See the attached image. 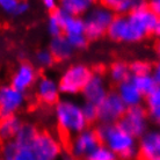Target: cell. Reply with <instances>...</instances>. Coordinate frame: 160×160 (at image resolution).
<instances>
[{
	"label": "cell",
	"mask_w": 160,
	"mask_h": 160,
	"mask_svg": "<svg viewBox=\"0 0 160 160\" xmlns=\"http://www.w3.org/2000/svg\"><path fill=\"white\" fill-rule=\"evenodd\" d=\"M37 132H38V130L32 124H29V123L22 124V127L20 128L18 135H16L15 138L13 140L19 146H28V148H32V142H34V138L36 137Z\"/></svg>",
	"instance_id": "obj_24"
},
{
	"label": "cell",
	"mask_w": 160,
	"mask_h": 160,
	"mask_svg": "<svg viewBox=\"0 0 160 160\" xmlns=\"http://www.w3.org/2000/svg\"><path fill=\"white\" fill-rule=\"evenodd\" d=\"M22 124L23 123L16 115L0 118V140L4 143L13 140L18 135Z\"/></svg>",
	"instance_id": "obj_19"
},
{
	"label": "cell",
	"mask_w": 160,
	"mask_h": 160,
	"mask_svg": "<svg viewBox=\"0 0 160 160\" xmlns=\"http://www.w3.org/2000/svg\"><path fill=\"white\" fill-rule=\"evenodd\" d=\"M0 160H2V159H0Z\"/></svg>",
	"instance_id": "obj_40"
},
{
	"label": "cell",
	"mask_w": 160,
	"mask_h": 160,
	"mask_svg": "<svg viewBox=\"0 0 160 160\" xmlns=\"http://www.w3.org/2000/svg\"><path fill=\"white\" fill-rule=\"evenodd\" d=\"M55 117L57 127L64 137H74L88 128V122L84 117L81 104L71 99H60L55 104Z\"/></svg>",
	"instance_id": "obj_3"
},
{
	"label": "cell",
	"mask_w": 160,
	"mask_h": 160,
	"mask_svg": "<svg viewBox=\"0 0 160 160\" xmlns=\"http://www.w3.org/2000/svg\"><path fill=\"white\" fill-rule=\"evenodd\" d=\"M26 102L24 93L12 87L11 85H4L0 87V118L14 116L23 107Z\"/></svg>",
	"instance_id": "obj_9"
},
{
	"label": "cell",
	"mask_w": 160,
	"mask_h": 160,
	"mask_svg": "<svg viewBox=\"0 0 160 160\" xmlns=\"http://www.w3.org/2000/svg\"><path fill=\"white\" fill-rule=\"evenodd\" d=\"M30 9V4L28 1H19V5H18V8H16L15 16H21L24 15L26 13L29 12Z\"/></svg>",
	"instance_id": "obj_33"
},
{
	"label": "cell",
	"mask_w": 160,
	"mask_h": 160,
	"mask_svg": "<svg viewBox=\"0 0 160 160\" xmlns=\"http://www.w3.org/2000/svg\"><path fill=\"white\" fill-rule=\"evenodd\" d=\"M148 6L156 15L160 16V0H152L148 2Z\"/></svg>",
	"instance_id": "obj_36"
},
{
	"label": "cell",
	"mask_w": 160,
	"mask_h": 160,
	"mask_svg": "<svg viewBox=\"0 0 160 160\" xmlns=\"http://www.w3.org/2000/svg\"><path fill=\"white\" fill-rule=\"evenodd\" d=\"M66 37V36H65ZM68 41V43L71 44V47L76 50H82L88 45V38L86 35H74V36H68L66 37Z\"/></svg>",
	"instance_id": "obj_31"
},
{
	"label": "cell",
	"mask_w": 160,
	"mask_h": 160,
	"mask_svg": "<svg viewBox=\"0 0 160 160\" xmlns=\"http://www.w3.org/2000/svg\"><path fill=\"white\" fill-rule=\"evenodd\" d=\"M138 157L140 160L160 159V131H148L138 142Z\"/></svg>",
	"instance_id": "obj_14"
},
{
	"label": "cell",
	"mask_w": 160,
	"mask_h": 160,
	"mask_svg": "<svg viewBox=\"0 0 160 160\" xmlns=\"http://www.w3.org/2000/svg\"><path fill=\"white\" fill-rule=\"evenodd\" d=\"M35 62L41 68H49L55 64L56 60L51 55V52L49 51V49H41L35 53Z\"/></svg>",
	"instance_id": "obj_28"
},
{
	"label": "cell",
	"mask_w": 160,
	"mask_h": 160,
	"mask_svg": "<svg viewBox=\"0 0 160 160\" xmlns=\"http://www.w3.org/2000/svg\"><path fill=\"white\" fill-rule=\"evenodd\" d=\"M109 78L112 82L115 84H121L125 80H129L131 78L130 70H129V64H127L123 60H117L114 62L108 70Z\"/></svg>",
	"instance_id": "obj_23"
},
{
	"label": "cell",
	"mask_w": 160,
	"mask_h": 160,
	"mask_svg": "<svg viewBox=\"0 0 160 160\" xmlns=\"http://www.w3.org/2000/svg\"><path fill=\"white\" fill-rule=\"evenodd\" d=\"M38 80V72L36 68L29 63L22 62L15 68L14 73L11 77V86L22 93H26L30 88L36 85Z\"/></svg>",
	"instance_id": "obj_11"
},
{
	"label": "cell",
	"mask_w": 160,
	"mask_h": 160,
	"mask_svg": "<svg viewBox=\"0 0 160 160\" xmlns=\"http://www.w3.org/2000/svg\"><path fill=\"white\" fill-rule=\"evenodd\" d=\"M19 1L18 0H0V9L7 14L15 15Z\"/></svg>",
	"instance_id": "obj_32"
},
{
	"label": "cell",
	"mask_w": 160,
	"mask_h": 160,
	"mask_svg": "<svg viewBox=\"0 0 160 160\" xmlns=\"http://www.w3.org/2000/svg\"><path fill=\"white\" fill-rule=\"evenodd\" d=\"M108 86L101 72H94L92 78L88 80V82L84 87L81 95L85 99V102H89L95 106L102 102L108 95Z\"/></svg>",
	"instance_id": "obj_12"
},
{
	"label": "cell",
	"mask_w": 160,
	"mask_h": 160,
	"mask_svg": "<svg viewBox=\"0 0 160 160\" xmlns=\"http://www.w3.org/2000/svg\"><path fill=\"white\" fill-rule=\"evenodd\" d=\"M49 51L51 52L55 60L65 62L71 59L74 53V49L68 43V38L64 35H60L58 37H53L49 44Z\"/></svg>",
	"instance_id": "obj_18"
},
{
	"label": "cell",
	"mask_w": 160,
	"mask_h": 160,
	"mask_svg": "<svg viewBox=\"0 0 160 160\" xmlns=\"http://www.w3.org/2000/svg\"><path fill=\"white\" fill-rule=\"evenodd\" d=\"M145 1L139 0H106L102 4L112 11L115 15H128L133 9L139 7Z\"/></svg>",
	"instance_id": "obj_21"
},
{
	"label": "cell",
	"mask_w": 160,
	"mask_h": 160,
	"mask_svg": "<svg viewBox=\"0 0 160 160\" xmlns=\"http://www.w3.org/2000/svg\"><path fill=\"white\" fill-rule=\"evenodd\" d=\"M158 19L159 16L148 8V2H144L128 15H115L107 36L115 42L137 43L154 32Z\"/></svg>",
	"instance_id": "obj_1"
},
{
	"label": "cell",
	"mask_w": 160,
	"mask_h": 160,
	"mask_svg": "<svg viewBox=\"0 0 160 160\" xmlns=\"http://www.w3.org/2000/svg\"><path fill=\"white\" fill-rule=\"evenodd\" d=\"M117 125L135 138H140L148 132V116L143 106L128 108Z\"/></svg>",
	"instance_id": "obj_7"
},
{
	"label": "cell",
	"mask_w": 160,
	"mask_h": 160,
	"mask_svg": "<svg viewBox=\"0 0 160 160\" xmlns=\"http://www.w3.org/2000/svg\"><path fill=\"white\" fill-rule=\"evenodd\" d=\"M159 160H160V159H159Z\"/></svg>",
	"instance_id": "obj_41"
},
{
	"label": "cell",
	"mask_w": 160,
	"mask_h": 160,
	"mask_svg": "<svg viewBox=\"0 0 160 160\" xmlns=\"http://www.w3.org/2000/svg\"><path fill=\"white\" fill-rule=\"evenodd\" d=\"M98 121L100 122V124H116L128 109L115 91L109 92L106 99L98 106Z\"/></svg>",
	"instance_id": "obj_8"
},
{
	"label": "cell",
	"mask_w": 160,
	"mask_h": 160,
	"mask_svg": "<svg viewBox=\"0 0 160 160\" xmlns=\"http://www.w3.org/2000/svg\"><path fill=\"white\" fill-rule=\"evenodd\" d=\"M152 76L157 82V86L160 87V59L156 62V64L152 68Z\"/></svg>",
	"instance_id": "obj_35"
},
{
	"label": "cell",
	"mask_w": 160,
	"mask_h": 160,
	"mask_svg": "<svg viewBox=\"0 0 160 160\" xmlns=\"http://www.w3.org/2000/svg\"><path fill=\"white\" fill-rule=\"evenodd\" d=\"M153 65L148 63V60H133L129 64V70H130V74L131 77L133 76H143V74H148L152 73Z\"/></svg>",
	"instance_id": "obj_27"
},
{
	"label": "cell",
	"mask_w": 160,
	"mask_h": 160,
	"mask_svg": "<svg viewBox=\"0 0 160 160\" xmlns=\"http://www.w3.org/2000/svg\"><path fill=\"white\" fill-rule=\"evenodd\" d=\"M85 160H117V156L107 146L100 144L85 158Z\"/></svg>",
	"instance_id": "obj_26"
},
{
	"label": "cell",
	"mask_w": 160,
	"mask_h": 160,
	"mask_svg": "<svg viewBox=\"0 0 160 160\" xmlns=\"http://www.w3.org/2000/svg\"><path fill=\"white\" fill-rule=\"evenodd\" d=\"M156 52H157V55L160 57V38L158 40V42H157V44H156Z\"/></svg>",
	"instance_id": "obj_38"
},
{
	"label": "cell",
	"mask_w": 160,
	"mask_h": 160,
	"mask_svg": "<svg viewBox=\"0 0 160 160\" xmlns=\"http://www.w3.org/2000/svg\"><path fill=\"white\" fill-rule=\"evenodd\" d=\"M92 0H63L60 1L59 7L72 16L81 18L93 7Z\"/></svg>",
	"instance_id": "obj_20"
},
{
	"label": "cell",
	"mask_w": 160,
	"mask_h": 160,
	"mask_svg": "<svg viewBox=\"0 0 160 160\" xmlns=\"http://www.w3.org/2000/svg\"><path fill=\"white\" fill-rule=\"evenodd\" d=\"M145 110L148 112V120L157 124H160V87H158L145 96Z\"/></svg>",
	"instance_id": "obj_22"
},
{
	"label": "cell",
	"mask_w": 160,
	"mask_h": 160,
	"mask_svg": "<svg viewBox=\"0 0 160 160\" xmlns=\"http://www.w3.org/2000/svg\"><path fill=\"white\" fill-rule=\"evenodd\" d=\"M47 30H48L49 35H50L52 38L63 35V29H62L60 21L53 13H51V14L49 15L48 23H47Z\"/></svg>",
	"instance_id": "obj_29"
},
{
	"label": "cell",
	"mask_w": 160,
	"mask_h": 160,
	"mask_svg": "<svg viewBox=\"0 0 160 160\" xmlns=\"http://www.w3.org/2000/svg\"><path fill=\"white\" fill-rule=\"evenodd\" d=\"M153 34H154L157 37L160 38V16H159V19H158V23H157L156 29H154V32H153Z\"/></svg>",
	"instance_id": "obj_37"
},
{
	"label": "cell",
	"mask_w": 160,
	"mask_h": 160,
	"mask_svg": "<svg viewBox=\"0 0 160 160\" xmlns=\"http://www.w3.org/2000/svg\"><path fill=\"white\" fill-rule=\"evenodd\" d=\"M53 14L59 19L63 35L64 36H74V35H84L85 34V23L82 18L72 16L58 7L53 12Z\"/></svg>",
	"instance_id": "obj_15"
},
{
	"label": "cell",
	"mask_w": 160,
	"mask_h": 160,
	"mask_svg": "<svg viewBox=\"0 0 160 160\" xmlns=\"http://www.w3.org/2000/svg\"><path fill=\"white\" fill-rule=\"evenodd\" d=\"M116 93L121 98V100L123 101V103L125 104L127 108L142 106L145 100V96L137 89L131 79L125 80V81L117 85Z\"/></svg>",
	"instance_id": "obj_16"
},
{
	"label": "cell",
	"mask_w": 160,
	"mask_h": 160,
	"mask_svg": "<svg viewBox=\"0 0 160 160\" xmlns=\"http://www.w3.org/2000/svg\"><path fill=\"white\" fill-rule=\"evenodd\" d=\"M43 6H44V8L48 11V12H50V14H51V13H53L57 8L59 7V6H58V4H57V1H55V0H44Z\"/></svg>",
	"instance_id": "obj_34"
},
{
	"label": "cell",
	"mask_w": 160,
	"mask_h": 160,
	"mask_svg": "<svg viewBox=\"0 0 160 160\" xmlns=\"http://www.w3.org/2000/svg\"><path fill=\"white\" fill-rule=\"evenodd\" d=\"M101 143L98 135H96L95 129L87 128L86 130L76 135L71 140V143H70L71 157H73L74 159H77V158L85 159Z\"/></svg>",
	"instance_id": "obj_10"
},
{
	"label": "cell",
	"mask_w": 160,
	"mask_h": 160,
	"mask_svg": "<svg viewBox=\"0 0 160 160\" xmlns=\"http://www.w3.org/2000/svg\"><path fill=\"white\" fill-rule=\"evenodd\" d=\"M95 131L101 144L115 153L117 159L135 160L138 157L137 139L117 124H99Z\"/></svg>",
	"instance_id": "obj_2"
},
{
	"label": "cell",
	"mask_w": 160,
	"mask_h": 160,
	"mask_svg": "<svg viewBox=\"0 0 160 160\" xmlns=\"http://www.w3.org/2000/svg\"><path fill=\"white\" fill-rule=\"evenodd\" d=\"M114 18L115 14L110 8L104 6L102 2L94 4L82 18L86 37L91 41H96L107 35V30Z\"/></svg>",
	"instance_id": "obj_4"
},
{
	"label": "cell",
	"mask_w": 160,
	"mask_h": 160,
	"mask_svg": "<svg viewBox=\"0 0 160 160\" xmlns=\"http://www.w3.org/2000/svg\"><path fill=\"white\" fill-rule=\"evenodd\" d=\"M32 150L37 160H58L63 153V144L49 131H38L34 138Z\"/></svg>",
	"instance_id": "obj_6"
},
{
	"label": "cell",
	"mask_w": 160,
	"mask_h": 160,
	"mask_svg": "<svg viewBox=\"0 0 160 160\" xmlns=\"http://www.w3.org/2000/svg\"><path fill=\"white\" fill-rule=\"evenodd\" d=\"M58 81L48 76L40 77L36 82V96L45 106H55L60 100Z\"/></svg>",
	"instance_id": "obj_13"
},
{
	"label": "cell",
	"mask_w": 160,
	"mask_h": 160,
	"mask_svg": "<svg viewBox=\"0 0 160 160\" xmlns=\"http://www.w3.org/2000/svg\"><path fill=\"white\" fill-rule=\"evenodd\" d=\"M81 110H82L84 117L86 118L88 124L94 123L99 118V108L95 104L89 103V102H84L81 104Z\"/></svg>",
	"instance_id": "obj_30"
},
{
	"label": "cell",
	"mask_w": 160,
	"mask_h": 160,
	"mask_svg": "<svg viewBox=\"0 0 160 160\" xmlns=\"http://www.w3.org/2000/svg\"><path fill=\"white\" fill-rule=\"evenodd\" d=\"M63 160H76V159H74L73 157H71V156H65Z\"/></svg>",
	"instance_id": "obj_39"
},
{
	"label": "cell",
	"mask_w": 160,
	"mask_h": 160,
	"mask_svg": "<svg viewBox=\"0 0 160 160\" xmlns=\"http://www.w3.org/2000/svg\"><path fill=\"white\" fill-rule=\"evenodd\" d=\"M130 79L133 82V85L137 87V89L144 96H148L150 93H152L158 87L152 73L143 74V76H133Z\"/></svg>",
	"instance_id": "obj_25"
},
{
	"label": "cell",
	"mask_w": 160,
	"mask_h": 160,
	"mask_svg": "<svg viewBox=\"0 0 160 160\" xmlns=\"http://www.w3.org/2000/svg\"><path fill=\"white\" fill-rule=\"evenodd\" d=\"M2 160H37L32 148L19 146L14 140L7 142L1 148Z\"/></svg>",
	"instance_id": "obj_17"
},
{
	"label": "cell",
	"mask_w": 160,
	"mask_h": 160,
	"mask_svg": "<svg viewBox=\"0 0 160 160\" xmlns=\"http://www.w3.org/2000/svg\"><path fill=\"white\" fill-rule=\"evenodd\" d=\"M93 70L84 63H76L65 68L58 80L60 94L68 96L77 95L82 92L84 87L92 78Z\"/></svg>",
	"instance_id": "obj_5"
}]
</instances>
